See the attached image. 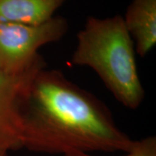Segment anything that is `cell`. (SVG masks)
<instances>
[{"instance_id":"cell-1","label":"cell","mask_w":156,"mask_h":156,"mask_svg":"<svg viewBox=\"0 0 156 156\" xmlns=\"http://www.w3.org/2000/svg\"><path fill=\"white\" fill-rule=\"evenodd\" d=\"M18 122L22 147L35 153H126L134 142L101 101L57 69H40L25 86Z\"/></svg>"},{"instance_id":"cell-7","label":"cell","mask_w":156,"mask_h":156,"mask_svg":"<svg viewBox=\"0 0 156 156\" xmlns=\"http://www.w3.org/2000/svg\"><path fill=\"white\" fill-rule=\"evenodd\" d=\"M65 156H99L88 153L75 152ZM122 156H156L155 136H148L139 140H134L130 149Z\"/></svg>"},{"instance_id":"cell-8","label":"cell","mask_w":156,"mask_h":156,"mask_svg":"<svg viewBox=\"0 0 156 156\" xmlns=\"http://www.w3.org/2000/svg\"><path fill=\"white\" fill-rule=\"evenodd\" d=\"M9 152L7 148L0 146V156H9Z\"/></svg>"},{"instance_id":"cell-3","label":"cell","mask_w":156,"mask_h":156,"mask_svg":"<svg viewBox=\"0 0 156 156\" xmlns=\"http://www.w3.org/2000/svg\"><path fill=\"white\" fill-rule=\"evenodd\" d=\"M68 30L67 20L56 16L38 25L0 22V70L20 75L46 63L38 50L61 40Z\"/></svg>"},{"instance_id":"cell-2","label":"cell","mask_w":156,"mask_h":156,"mask_svg":"<svg viewBox=\"0 0 156 156\" xmlns=\"http://www.w3.org/2000/svg\"><path fill=\"white\" fill-rule=\"evenodd\" d=\"M134 50L122 15L103 19L88 17L77 34L71 62L91 68L118 101L135 109L144 99L145 90L138 75Z\"/></svg>"},{"instance_id":"cell-4","label":"cell","mask_w":156,"mask_h":156,"mask_svg":"<svg viewBox=\"0 0 156 156\" xmlns=\"http://www.w3.org/2000/svg\"><path fill=\"white\" fill-rule=\"evenodd\" d=\"M41 64L20 75H9L0 70V146L9 151L22 147L18 122V101L23 90L40 69Z\"/></svg>"},{"instance_id":"cell-6","label":"cell","mask_w":156,"mask_h":156,"mask_svg":"<svg viewBox=\"0 0 156 156\" xmlns=\"http://www.w3.org/2000/svg\"><path fill=\"white\" fill-rule=\"evenodd\" d=\"M67 0H0V22L38 25L49 21Z\"/></svg>"},{"instance_id":"cell-5","label":"cell","mask_w":156,"mask_h":156,"mask_svg":"<svg viewBox=\"0 0 156 156\" xmlns=\"http://www.w3.org/2000/svg\"><path fill=\"white\" fill-rule=\"evenodd\" d=\"M122 17L134 49L144 57L156 44V0H133Z\"/></svg>"}]
</instances>
